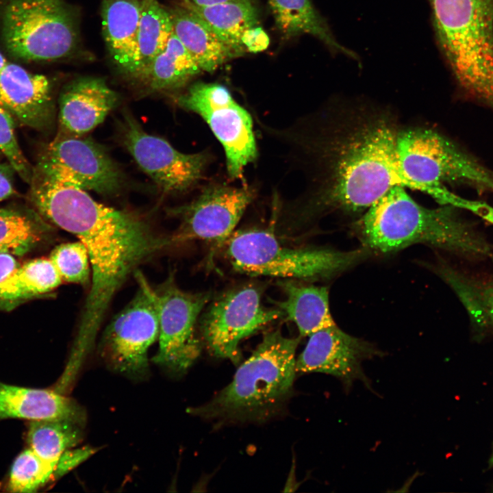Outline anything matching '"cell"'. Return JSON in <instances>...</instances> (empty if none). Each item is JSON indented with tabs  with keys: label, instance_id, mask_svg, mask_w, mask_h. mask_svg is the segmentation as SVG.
Masks as SVG:
<instances>
[{
	"label": "cell",
	"instance_id": "9c48e42d",
	"mask_svg": "<svg viewBox=\"0 0 493 493\" xmlns=\"http://www.w3.org/2000/svg\"><path fill=\"white\" fill-rule=\"evenodd\" d=\"M154 290L159 322V348L153 361L175 375H181L201 355L203 341L197 322L211 296L181 290L175 274Z\"/></svg>",
	"mask_w": 493,
	"mask_h": 493
},
{
	"label": "cell",
	"instance_id": "8fae6325",
	"mask_svg": "<svg viewBox=\"0 0 493 493\" xmlns=\"http://www.w3.org/2000/svg\"><path fill=\"white\" fill-rule=\"evenodd\" d=\"M283 316L278 307L262 304L257 287L246 285L213 301L201 314L199 328L202 341L214 356L238 364L240 342Z\"/></svg>",
	"mask_w": 493,
	"mask_h": 493
},
{
	"label": "cell",
	"instance_id": "e575fe53",
	"mask_svg": "<svg viewBox=\"0 0 493 493\" xmlns=\"http://www.w3.org/2000/svg\"><path fill=\"white\" fill-rule=\"evenodd\" d=\"M240 40L246 51L251 53L263 51L270 44L269 36L258 25L245 29L241 35Z\"/></svg>",
	"mask_w": 493,
	"mask_h": 493
},
{
	"label": "cell",
	"instance_id": "5bb4252c",
	"mask_svg": "<svg viewBox=\"0 0 493 493\" xmlns=\"http://www.w3.org/2000/svg\"><path fill=\"white\" fill-rule=\"evenodd\" d=\"M118 127L127 151L164 192H186L203 177L208 159L206 154L179 152L165 139L147 134L127 112Z\"/></svg>",
	"mask_w": 493,
	"mask_h": 493
},
{
	"label": "cell",
	"instance_id": "d4e9b609",
	"mask_svg": "<svg viewBox=\"0 0 493 493\" xmlns=\"http://www.w3.org/2000/svg\"><path fill=\"white\" fill-rule=\"evenodd\" d=\"M180 3L201 17L240 55L245 51L242 32L259 24V10L254 0H232L209 6H197L190 0Z\"/></svg>",
	"mask_w": 493,
	"mask_h": 493
},
{
	"label": "cell",
	"instance_id": "836d02e7",
	"mask_svg": "<svg viewBox=\"0 0 493 493\" xmlns=\"http://www.w3.org/2000/svg\"><path fill=\"white\" fill-rule=\"evenodd\" d=\"M95 448L86 446L68 449L60 457L54 472V479L60 478L86 461L95 453Z\"/></svg>",
	"mask_w": 493,
	"mask_h": 493
},
{
	"label": "cell",
	"instance_id": "ba28073f",
	"mask_svg": "<svg viewBox=\"0 0 493 493\" xmlns=\"http://www.w3.org/2000/svg\"><path fill=\"white\" fill-rule=\"evenodd\" d=\"M0 38L22 61L66 58L79 45L77 12L65 0H0Z\"/></svg>",
	"mask_w": 493,
	"mask_h": 493
},
{
	"label": "cell",
	"instance_id": "f546056e",
	"mask_svg": "<svg viewBox=\"0 0 493 493\" xmlns=\"http://www.w3.org/2000/svg\"><path fill=\"white\" fill-rule=\"evenodd\" d=\"M83 428L67 420H31L27 442L30 448L42 459L57 464L64 451L82 440Z\"/></svg>",
	"mask_w": 493,
	"mask_h": 493
},
{
	"label": "cell",
	"instance_id": "4316f807",
	"mask_svg": "<svg viewBox=\"0 0 493 493\" xmlns=\"http://www.w3.org/2000/svg\"><path fill=\"white\" fill-rule=\"evenodd\" d=\"M53 230L36 210L0 208V253L23 255L49 241Z\"/></svg>",
	"mask_w": 493,
	"mask_h": 493
},
{
	"label": "cell",
	"instance_id": "74e56055",
	"mask_svg": "<svg viewBox=\"0 0 493 493\" xmlns=\"http://www.w3.org/2000/svg\"><path fill=\"white\" fill-rule=\"evenodd\" d=\"M192 3L197 6H209L223 2L232 0H190Z\"/></svg>",
	"mask_w": 493,
	"mask_h": 493
},
{
	"label": "cell",
	"instance_id": "603a6c76",
	"mask_svg": "<svg viewBox=\"0 0 493 493\" xmlns=\"http://www.w3.org/2000/svg\"><path fill=\"white\" fill-rule=\"evenodd\" d=\"M434 270L455 292L475 330L493 333V278L443 262L438 263Z\"/></svg>",
	"mask_w": 493,
	"mask_h": 493
},
{
	"label": "cell",
	"instance_id": "d6a6232c",
	"mask_svg": "<svg viewBox=\"0 0 493 493\" xmlns=\"http://www.w3.org/2000/svg\"><path fill=\"white\" fill-rule=\"evenodd\" d=\"M13 117L0 105V151L18 175L30 184L34 168L22 153L15 135Z\"/></svg>",
	"mask_w": 493,
	"mask_h": 493
},
{
	"label": "cell",
	"instance_id": "8992f818",
	"mask_svg": "<svg viewBox=\"0 0 493 493\" xmlns=\"http://www.w3.org/2000/svg\"><path fill=\"white\" fill-rule=\"evenodd\" d=\"M234 270L251 277L268 276L303 281L328 279L358 262L363 251H337L283 243L268 229L233 232L225 244Z\"/></svg>",
	"mask_w": 493,
	"mask_h": 493
},
{
	"label": "cell",
	"instance_id": "ab89813d",
	"mask_svg": "<svg viewBox=\"0 0 493 493\" xmlns=\"http://www.w3.org/2000/svg\"><path fill=\"white\" fill-rule=\"evenodd\" d=\"M490 462V464L493 465V452L492 453Z\"/></svg>",
	"mask_w": 493,
	"mask_h": 493
},
{
	"label": "cell",
	"instance_id": "44dd1931",
	"mask_svg": "<svg viewBox=\"0 0 493 493\" xmlns=\"http://www.w3.org/2000/svg\"><path fill=\"white\" fill-rule=\"evenodd\" d=\"M167 8L174 34L202 71L213 73L223 64L240 56L207 23L181 3Z\"/></svg>",
	"mask_w": 493,
	"mask_h": 493
},
{
	"label": "cell",
	"instance_id": "e0dca14e",
	"mask_svg": "<svg viewBox=\"0 0 493 493\" xmlns=\"http://www.w3.org/2000/svg\"><path fill=\"white\" fill-rule=\"evenodd\" d=\"M0 105L23 125L44 129L54 114L51 83L44 75L7 62L0 70Z\"/></svg>",
	"mask_w": 493,
	"mask_h": 493
},
{
	"label": "cell",
	"instance_id": "f35d334b",
	"mask_svg": "<svg viewBox=\"0 0 493 493\" xmlns=\"http://www.w3.org/2000/svg\"><path fill=\"white\" fill-rule=\"evenodd\" d=\"M7 63V60L5 58V57L3 55V54L0 52V70L3 68V66Z\"/></svg>",
	"mask_w": 493,
	"mask_h": 493
},
{
	"label": "cell",
	"instance_id": "ac0fdd59",
	"mask_svg": "<svg viewBox=\"0 0 493 493\" xmlns=\"http://www.w3.org/2000/svg\"><path fill=\"white\" fill-rule=\"evenodd\" d=\"M118 99L102 78L75 79L64 88L59 99V134L81 137L105 120Z\"/></svg>",
	"mask_w": 493,
	"mask_h": 493
},
{
	"label": "cell",
	"instance_id": "5b68a950",
	"mask_svg": "<svg viewBox=\"0 0 493 493\" xmlns=\"http://www.w3.org/2000/svg\"><path fill=\"white\" fill-rule=\"evenodd\" d=\"M438 39L463 90L493 109V0H430Z\"/></svg>",
	"mask_w": 493,
	"mask_h": 493
},
{
	"label": "cell",
	"instance_id": "7402d4cb",
	"mask_svg": "<svg viewBox=\"0 0 493 493\" xmlns=\"http://www.w3.org/2000/svg\"><path fill=\"white\" fill-rule=\"evenodd\" d=\"M305 282L279 280L277 284L286 297L282 301H272L285 317L296 325L301 337L309 336L321 329L335 325L329 309L328 288Z\"/></svg>",
	"mask_w": 493,
	"mask_h": 493
},
{
	"label": "cell",
	"instance_id": "6da1fadb",
	"mask_svg": "<svg viewBox=\"0 0 493 493\" xmlns=\"http://www.w3.org/2000/svg\"><path fill=\"white\" fill-rule=\"evenodd\" d=\"M383 112L349 110L323 121H299L269 132L286 142L294 160L304 166L309 192L285 211L291 229L311 217L331 210H366L395 186L419 190L400 166L399 133Z\"/></svg>",
	"mask_w": 493,
	"mask_h": 493
},
{
	"label": "cell",
	"instance_id": "4dcf8cb0",
	"mask_svg": "<svg viewBox=\"0 0 493 493\" xmlns=\"http://www.w3.org/2000/svg\"><path fill=\"white\" fill-rule=\"evenodd\" d=\"M57 464L47 462L31 448L21 452L14 459L10 472L8 489L13 492H34L51 478Z\"/></svg>",
	"mask_w": 493,
	"mask_h": 493
},
{
	"label": "cell",
	"instance_id": "8d00e7d4",
	"mask_svg": "<svg viewBox=\"0 0 493 493\" xmlns=\"http://www.w3.org/2000/svg\"><path fill=\"white\" fill-rule=\"evenodd\" d=\"M20 265L13 255L0 253V283L12 274Z\"/></svg>",
	"mask_w": 493,
	"mask_h": 493
},
{
	"label": "cell",
	"instance_id": "1f68e13d",
	"mask_svg": "<svg viewBox=\"0 0 493 493\" xmlns=\"http://www.w3.org/2000/svg\"><path fill=\"white\" fill-rule=\"evenodd\" d=\"M49 258L63 283L81 286L89 283L90 260L86 249L80 241L59 244L53 249Z\"/></svg>",
	"mask_w": 493,
	"mask_h": 493
},
{
	"label": "cell",
	"instance_id": "30bf717a",
	"mask_svg": "<svg viewBox=\"0 0 493 493\" xmlns=\"http://www.w3.org/2000/svg\"><path fill=\"white\" fill-rule=\"evenodd\" d=\"M181 108L193 112L208 124L223 145L228 174L240 178L257 150L251 114L218 84L199 81L175 98Z\"/></svg>",
	"mask_w": 493,
	"mask_h": 493
},
{
	"label": "cell",
	"instance_id": "4fadbf2b",
	"mask_svg": "<svg viewBox=\"0 0 493 493\" xmlns=\"http://www.w3.org/2000/svg\"><path fill=\"white\" fill-rule=\"evenodd\" d=\"M34 170L107 196L119 192L124 183L121 169L105 149L81 137L58 134Z\"/></svg>",
	"mask_w": 493,
	"mask_h": 493
},
{
	"label": "cell",
	"instance_id": "7a4b0ae2",
	"mask_svg": "<svg viewBox=\"0 0 493 493\" xmlns=\"http://www.w3.org/2000/svg\"><path fill=\"white\" fill-rule=\"evenodd\" d=\"M30 199L50 223L75 235L88 252L92 279L71 351L86 357L116 292L142 263L171 246L138 214L99 203L86 190L47 175L31 184Z\"/></svg>",
	"mask_w": 493,
	"mask_h": 493
},
{
	"label": "cell",
	"instance_id": "f1b7e54d",
	"mask_svg": "<svg viewBox=\"0 0 493 493\" xmlns=\"http://www.w3.org/2000/svg\"><path fill=\"white\" fill-rule=\"evenodd\" d=\"M173 31L170 13L158 0H142L137 64L131 78L166 47Z\"/></svg>",
	"mask_w": 493,
	"mask_h": 493
},
{
	"label": "cell",
	"instance_id": "d590c367",
	"mask_svg": "<svg viewBox=\"0 0 493 493\" xmlns=\"http://www.w3.org/2000/svg\"><path fill=\"white\" fill-rule=\"evenodd\" d=\"M12 170H14V168L10 164L6 166L0 164V201L10 197L14 192L12 179Z\"/></svg>",
	"mask_w": 493,
	"mask_h": 493
},
{
	"label": "cell",
	"instance_id": "9a60e30c",
	"mask_svg": "<svg viewBox=\"0 0 493 493\" xmlns=\"http://www.w3.org/2000/svg\"><path fill=\"white\" fill-rule=\"evenodd\" d=\"M254 192L248 187L213 185L191 203L172 210L180 223L169 238L172 245L194 240L224 245L251 202Z\"/></svg>",
	"mask_w": 493,
	"mask_h": 493
},
{
	"label": "cell",
	"instance_id": "3957f363",
	"mask_svg": "<svg viewBox=\"0 0 493 493\" xmlns=\"http://www.w3.org/2000/svg\"><path fill=\"white\" fill-rule=\"evenodd\" d=\"M459 210L424 207L405 188L395 186L366 210L356 229L364 245L376 252L423 244L466 261L493 262V245Z\"/></svg>",
	"mask_w": 493,
	"mask_h": 493
},
{
	"label": "cell",
	"instance_id": "2e32d148",
	"mask_svg": "<svg viewBox=\"0 0 493 493\" xmlns=\"http://www.w3.org/2000/svg\"><path fill=\"white\" fill-rule=\"evenodd\" d=\"M308 337L305 349L296 359V372L332 375L340 379L346 390L356 380L371 388L362 364L382 356L383 353L369 342L345 333L336 324Z\"/></svg>",
	"mask_w": 493,
	"mask_h": 493
},
{
	"label": "cell",
	"instance_id": "83f0119b",
	"mask_svg": "<svg viewBox=\"0 0 493 493\" xmlns=\"http://www.w3.org/2000/svg\"><path fill=\"white\" fill-rule=\"evenodd\" d=\"M62 283L49 257L29 260L0 283V305L11 308L25 300L49 294Z\"/></svg>",
	"mask_w": 493,
	"mask_h": 493
},
{
	"label": "cell",
	"instance_id": "484cf974",
	"mask_svg": "<svg viewBox=\"0 0 493 493\" xmlns=\"http://www.w3.org/2000/svg\"><path fill=\"white\" fill-rule=\"evenodd\" d=\"M268 2L275 25L286 38L309 34L333 51L355 58L351 51L336 41L311 0H268Z\"/></svg>",
	"mask_w": 493,
	"mask_h": 493
},
{
	"label": "cell",
	"instance_id": "277c9868",
	"mask_svg": "<svg viewBox=\"0 0 493 493\" xmlns=\"http://www.w3.org/2000/svg\"><path fill=\"white\" fill-rule=\"evenodd\" d=\"M299 338L280 329L266 332L233 380L207 403L188 409L218 424L262 422L274 416L290 396L296 372Z\"/></svg>",
	"mask_w": 493,
	"mask_h": 493
},
{
	"label": "cell",
	"instance_id": "7c38bea8",
	"mask_svg": "<svg viewBox=\"0 0 493 493\" xmlns=\"http://www.w3.org/2000/svg\"><path fill=\"white\" fill-rule=\"evenodd\" d=\"M137 279L136 295L107 326L100 343L105 362L134 378L148 372V351L159 335L154 290L142 274L138 273Z\"/></svg>",
	"mask_w": 493,
	"mask_h": 493
},
{
	"label": "cell",
	"instance_id": "cb8c5ba5",
	"mask_svg": "<svg viewBox=\"0 0 493 493\" xmlns=\"http://www.w3.org/2000/svg\"><path fill=\"white\" fill-rule=\"evenodd\" d=\"M201 68L173 31L165 49L131 79L151 92L185 86Z\"/></svg>",
	"mask_w": 493,
	"mask_h": 493
},
{
	"label": "cell",
	"instance_id": "52a82bcc",
	"mask_svg": "<svg viewBox=\"0 0 493 493\" xmlns=\"http://www.w3.org/2000/svg\"><path fill=\"white\" fill-rule=\"evenodd\" d=\"M396 153L404 175L442 205L455 207L459 199L444 184H465L493 193V170L435 131L399 130Z\"/></svg>",
	"mask_w": 493,
	"mask_h": 493
},
{
	"label": "cell",
	"instance_id": "d6986e66",
	"mask_svg": "<svg viewBox=\"0 0 493 493\" xmlns=\"http://www.w3.org/2000/svg\"><path fill=\"white\" fill-rule=\"evenodd\" d=\"M67 420L84 426L86 414L75 401L55 390L15 386L0 382V420Z\"/></svg>",
	"mask_w": 493,
	"mask_h": 493
},
{
	"label": "cell",
	"instance_id": "ffe728a7",
	"mask_svg": "<svg viewBox=\"0 0 493 493\" xmlns=\"http://www.w3.org/2000/svg\"><path fill=\"white\" fill-rule=\"evenodd\" d=\"M142 0H102L101 23L104 40L114 62L131 77L137 64V37Z\"/></svg>",
	"mask_w": 493,
	"mask_h": 493
}]
</instances>
